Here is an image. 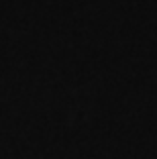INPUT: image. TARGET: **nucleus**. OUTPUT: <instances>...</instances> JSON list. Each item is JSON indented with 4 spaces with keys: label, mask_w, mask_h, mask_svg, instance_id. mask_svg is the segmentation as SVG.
Instances as JSON below:
<instances>
[]
</instances>
